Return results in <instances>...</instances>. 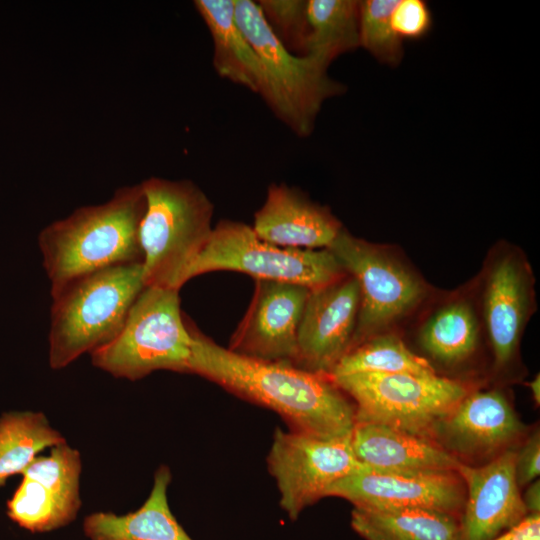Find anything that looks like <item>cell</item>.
Segmentation results:
<instances>
[{
    "mask_svg": "<svg viewBox=\"0 0 540 540\" xmlns=\"http://www.w3.org/2000/svg\"><path fill=\"white\" fill-rule=\"evenodd\" d=\"M194 6L210 32L217 74L258 93L260 61L236 21L235 0H196Z\"/></svg>",
    "mask_w": 540,
    "mask_h": 540,
    "instance_id": "44dd1931",
    "label": "cell"
},
{
    "mask_svg": "<svg viewBox=\"0 0 540 540\" xmlns=\"http://www.w3.org/2000/svg\"><path fill=\"white\" fill-rule=\"evenodd\" d=\"M170 469L161 465L154 475L151 492L134 512L117 515L94 512L83 522L90 540H192L172 514L167 498Z\"/></svg>",
    "mask_w": 540,
    "mask_h": 540,
    "instance_id": "ffe728a7",
    "label": "cell"
},
{
    "mask_svg": "<svg viewBox=\"0 0 540 540\" xmlns=\"http://www.w3.org/2000/svg\"><path fill=\"white\" fill-rule=\"evenodd\" d=\"M140 184L144 285L180 290L211 236L214 205L191 180L150 177Z\"/></svg>",
    "mask_w": 540,
    "mask_h": 540,
    "instance_id": "3957f363",
    "label": "cell"
},
{
    "mask_svg": "<svg viewBox=\"0 0 540 540\" xmlns=\"http://www.w3.org/2000/svg\"><path fill=\"white\" fill-rule=\"evenodd\" d=\"M527 386L531 390V394H532V397H533L535 403H537V405H539V403H540V376H539V374H537V376H535L534 379L529 381L527 383Z\"/></svg>",
    "mask_w": 540,
    "mask_h": 540,
    "instance_id": "d6a6232c",
    "label": "cell"
},
{
    "mask_svg": "<svg viewBox=\"0 0 540 540\" xmlns=\"http://www.w3.org/2000/svg\"><path fill=\"white\" fill-rule=\"evenodd\" d=\"M272 31L289 50L302 55L307 29L305 0H261L257 2Z\"/></svg>",
    "mask_w": 540,
    "mask_h": 540,
    "instance_id": "83f0119b",
    "label": "cell"
},
{
    "mask_svg": "<svg viewBox=\"0 0 540 540\" xmlns=\"http://www.w3.org/2000/svg\"><path fill=\"white\" fill-rule=\"evenodd\" d=\"M236 21L258 55V93L273 114L299 137L309 136L323 103L344 92L328 66L289 51L272 31L257 2L235 0Z\"/></svg>",
    "mask_w": 540,
    "mask_h": 540,
    "instance_id": "5b68a950",
    "label": "cell"
},
{
    "mask_svg": "<svg viewBox=\"0 0 540 540\" xmlns=\"http://www.w3.org/2000/svg\"><path fill=\"white\" fill-rule=\"evenodd\" d=\"M540 473V434L535 430L516 450L515 476L519 487L536 480Z\"/></svg>",
    "mask_w": 540,
    "mask_h": 540,
    "instance_id": "f546056e",
    "label": "cell"
},
{
    "mask_svg": "<svg viewBox=\"0 0 540 540\" xmlns=\"http://www.w3.org/2000/svg\"><path fill=\"white\" fill-rule=\"evenodd\" d=\"M516 450L507 449L481 466L460 465L466 495L459 540H491L528 515L515 476Z\"/></svg>",
    "mask_w": 540,
    "mask_h": 540,
    "instance_id": "2e32d148",
    "label": "cell"
},
{
    "mask_svg": "<svg viewBox=\"0 0 540 540\" xmlns=\"http://www.w3.org/2000/svg\"><path fill=\"white\" fill-rule=\"evenodd\" d=\"M432 22L431 11L423 0H398L391 14L392 28L402 41L424 37Z\"/></svg>",
    "mask_w": 540,
    "mask_h": 540,
    "instance_id": "f1b7e54d",
    "label": "cell"
},
{
    "mask_svg": "<svg viewBox=\"0 0 540 540\" xmlns=\"http://www.w3.org/2000/svg\"><path fill=\"white\" fill-rule=\"evenodd\" d=\"M267 462L280 506L292 520L327 496L337 481L364 467L353 452L351 435L323 438L280 428L274 433Z\"/></svg>",
    "mask_w": 540,
    "mask_h": 540,
    "instance_id": "30bf717a",
    "label": "cell"
},
{
    "mask_svg": "<svg viewBox=\"0 0 540 540\" xmlns=\"http://www.w3.org/2000/svg\"><path fill=\"white\" fill-rule=\"evenodd\" d=\"M359 305V287L349 274L310 289L299 324L294 365L330 375L351 348Z\"/></svg>",
    "mask_w": 540,
    "mask_h": 540,
    "instance_id": "5bb4252c",
    "label": "cell"
},
{
    "mask_svg": "<svg viewBox=\"0 0 540 540\" xmlns=\"http://www.w3.org/2000/svg\"><path fill=\"white\" fill-rule=\"evenodd\" d=\"M359 6L357 0H308L302 55L329 66L359 47Z\"/></svg>",
    "mask_w": 540,
    "mask_h": 540,
    "instance_id": "603a6c76",
    "label": "cell"
},
{
    "mask_svg": "<svg viewBox=\"0 0 540 540\" xmlns=\"http://www.w3.org/2000/svg\"><path fill=\"white\" fill-rule=\"evenodd\" d=\"M351 445L360 463L380 472H457L463 463L429 438L377 423L356 422Z\"/></svg>",
    "mask_w": 540,
    "mask_h": 540,
    "instance_id": "d6986e66",
    "label": "cell"
},
{
    "mask_svg": "<svg viewBox=\"0 0 540 540\" xmlns=\"http://www.w3.org/2000/svg\"><path fill=\"white\" fill-rule=\"evenodd\" d=\"M82 461L67 442L37 456L7 502V515L21 528L43 533L72 522L80 509Z\"/></svg>",
    "mask_w": 540,
    "mask_h": 540,
    "instance_id": "8fae6325",
    "label": "cell"
},
{
    "mask_svg": "<svg viewBox=\"0 0 540 540\" xmlns=\"http://www.w3.org/2000/svg\"><path fill=\"white\" fill-rule=\"evenodd\" d=\"M362 372L437 374L425 358L413 353L398 336L384 333L349 350L329 376Z\"/></svg>",
    "mask_w": 540,
    "mask_h": 540,
    "instance_id": "484cf974",
    "label": "cell"
},
{
    "mask_svg": "<svg viewBox=\"0 0 540 540\" xmlns=\"http://www.w3.org/2000/svg\"><path fill=\"white\" fill-rule=\"evenodd\" d=\"M352 528L365 540H459V517L430 509L354 507Z\"/></svg>",
    "mask_w": 540,
    "mask_h": 540,
    "instance_id": "7402d4cb",
    "label": "cell"
},
{
    "mask_svg": "<svg viewBox=\"0 0 540 540\" xmlns=\"http://www.w3.org/2000/svg\"><path fill=\"white\" fill-rule=\"evenodd\" d=\"M144 287L141 262L108 267L68 283L52 297L50 367L63 369L111 342Z\"/></svg>",
    "mask_w": 540,
    "mask_h": 540,
    "instance_id": "277c9868",
    "label": "cell"
},
{
    "mask_svg": "<svg viewBox=\"0 0 540 540\" xmlns=\"http://www.w3.org/2000/svg\"><path fill=\"white\" fill-rule=\"evenodd\" d=\"M213 271H236L255 279L304 285H327L347 273L328 249L300 250L279 247L260 239L252 226L221 220L192 265L188 281Z\"/></svg>",
    "mask_w": 540,
    "mask_h": 540,
    "instance_id": "ba28073f",
    "label": "cell"
},
{
    "mask_svg": "<svg viewBox=\"0 0 540 540\" xmlns=\"http://www.w3.org/2000/svg\"><path fill=\"white\" fill-rule=\"evenodd\" d=\"M190 329L192 374L272 409L292 430L323 438L351 435L355 407L329 375L249 358L218 345L193 324Z\"/></svg>",
    "mask_w": 540,
    "mask_h": 540,
    "instance_id": "6da1fadb",
    "label": "cell"
},
{
    "mask_svg": "<svg viewBox=\"0 0 540 540\" xmlns=\"http://www.w3.org/2000/svg\"><path fill=\"white\" fill-rule=\"evenodd\" d=\"M179 291L145 286L121 332L90 353L93 366L130 381L157 370L191 373L193 337Z\"/></svg>",
    "mask_w": 540,
    "mask_h": 540,
    "instance_id": "8992f818",
    "label": "cell"
},
{
    "mask_svg": "<svg viewBox=\"0 0 540 540\" xmlns=\"http://www.w3.org/2000/svg\"><path fill=\"white\" fill-rule=\"evenodd\" d=\"M309 292L301 284L255 279L251 302L228 349L253 359L294 365Z\"/></svg>",
    "mask_w": 540,
    "mask_h": 540,
    "instance_id": "7c38bea8",
    "label": "cell"
},
{
    "mask_svg": "<svg viewBox=\"0 0 540 540\" xmlns=\"http://www.w3.org/2000/svg\"><path fill=\"white\" fill-rule=\"evenodd\" d=\"M398 0H364L359 6V46L378 61L395 66L403 56V41L391 24Z\"/></svg>",
    "mask_w": 540,
    "mask_h": 540,
    "instance_id": "4316f807",
    "label": "cell"
},
{
    "mask_svg": "<svg viewBox=\"0 0 540 540\" xmlns=\"http://www.w3.org/2000/svg\"><path fill=\"white\" fill-rule=\"evenodd\" d=\"M145 211L141 184L115 190L103 204L82 206L38 236L51 297L71 281L117 265L142 263L139 226Z\"/></svg>",
    "mask_w": 540,
    "mask_h": 540,
    "instance_id": "7a4b0ae2",
    "label": "cell"
},
{
    "mask_svg": "<svg viewBox=\"0 0 540 540\" xmlns=\"http://www.w3.org/2000/svg\"><path fill=\"white\" fill-rule=\"evenodd\" d=\"M491 540H540V513L528 514L520 523Z\"/></svg>",
    "mask_w": 540,
    "mask_h": 540,
    "instance_id": "4dcf8cb0",
    "label": "cell"
},
{
    "mask_svg": "<svg viewBox=\"0 0 540 540\" xmlns=\"http://www.w3.org/2000/svg\"><path fill=\"white\" fill-rule=\"evenodd\" d=\"M532 275L520 253H498L489 263L483 288V318L494 367L515 359L532 305Z\"/></svg>",
    "mask_w": 540,
    "mask_h": 540,
    "instance_id": "e0dca14e",
    "label": "cell"
},
{
    "mask_svg": "<svg viewBox=\"0 0 540 540\" xmlns=\"http://www.w3.org/2000/svg\"><path fill=\"white\" fill-rule=\"evenodd\" d=\"M524 430L505 393L493 389L469 392L433 427L431 439L457 459L491 460Z\"/></svg>",
    "mask_w": 540,
    "mask_h": 540,
    "instance_id": "9a60e30c",
    "label": "cell"
},
{
    "mask_svg": "<svg viewBox=\"0 0 540 540\" xmlns=\"http://www.w3.org/2000/svg\"><path fill=\"white\" fill-rule=\"evenodd\" d=\"M252 228L265 242L300 250L328 249L343 229L327 207L285 183L268 187Z\"/></svg>",
    "mask_w": 540,
    "mask_h": 540,
    "instance_id": "ac0fdd59",
    "label": "cell"
},
{
    "mask_svg": "<svg viewBox=\"0 0 540 540\" xmlns=\"http://www.w3.org/2000/svg\"><path fill=\"white\" fill-rule=\"evenodd\" d=\"M465 485L456 471L432 473H389L364 467L333 484L327 496L350 501L368 509L421 508L460 518Z\"/></svg>",
    "mask_w": 540,
    "mask_h": 540,
    "instance_id": "4fadbf2b",
    "label": "cell"
},
{
    "mask_svg": "<svg viewBox=\"0 0 540 540\" xmlns=\"http://www.w3.org/2000/svg\"><path fill=\"white\" fill-rule=\"evenodd\" d=\"M328 250L355 278L360 305L351 348L381 334L424 298L422 279L379 246L342 229Z\"/></svg>",
    "mask_w": 540,
    "mask_h": 540,
    "instance_id": "9c48e42d",
    "label": "cell"
},
{
    "mask_svg": "<svg viewBox=\"0 0 540 540\" xmlns=\"http://www.w3.org/2000/svg\"><path fill=\"white\" fill-rule=\"evenodd\" d=\"M330 377L354 400L356 422L388 425L429 439L433 427L470 392L462 382L437 374L362 372Z\"/></svg>",
    "mask_w": 540,
    "mask_h": 540,
    "instance_id": "52a82bcc",
    "label": "cell"
},
{
    "mask_svg": "<svg viewBox=\"0 0 540 540\" xmlns=\"http://www.w3.org/2000/svg\"><path fill=\"white\" fill-rule=\"evenodd\" d=\"M522 500L528 514L540 513V481L539 479L534 480L527 485L525 493L522 496Z\"/></svg>",
    "mask_w": 540,
    "mask_h": 540,
    "instance_id": "1f68e13d",
    "label": "cell"
},
{
    "mask_svg": "<svg viewBox=\"0 0 540 540\" xmlns=\"http://www.w3.org/2000/svg\"><path fill=\"white\" fill-rule=\"evenodd\" d=\"M66 442L46 415L35 411H11L0 416V488L24 470L46 448Z\"/></svg>",
    "mask_w": 540,
    "mask_h": 540,
    "instance_id": "d4e9b609",
    "label": "cell"
},
{
    "mask_svg": "<svg viewBox=\"0 0 540 540\" xmlns=\"http://www.w3.org/2000/svg\"><path fill=\"white\" fill-rule=\"evenodd\" d=\"M479 324L471 302L464 298L438 307L422 324L418 340L423 350L444 364L471 356L478 344Z\"/></svg>",
    "mask_w": 540,
    "mask_h": 540,
    "instance_id": "cb8c5ba5",
    "label": "cell"
}]
</instances>
